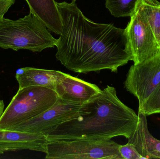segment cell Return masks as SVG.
<instances>
[{"instance_id": "6da1fadb", "label": "cell", "mask_w": 160, "mask_h": 159, "mask_svg": "<svg viewBox=\"0 0 160 159\" xmlns=\"http://www.w3.org/2000/svg\"><path fill=\"white\" fill-rule=\"evenodd\" d=\"M62 28L57 39L56 58L75 72L87 73L118 68L132 61L126 29L98 23L85 16L76 1L57 2Z\"/></svg>"}, {"instance_id": "7a4b0ae2", "label": "cell", "mask_w": 160, "mask_h": 159, "mask_svg": "<svg viewBox=\"0 0 160 159\" xmlns=\"http://www.w3.org/2000/svg\"><path fill=\"white\" fill-rule=\"evenodd\" d=\"M83 113L44 133L49 141L79 139L105 140L118 136L128 139L138 122V115L108 86L82 105Z\"/></svg>"}, {"instance_id": "3957f363", "label": "cell", "mask_w": 160, "mask_h": 159, "mask_svg": "<svg viewBox=\"0 0 160 159\" xmlns=\"http://www.w3.org/2000/svg\"><path fill=\"white\" fill-rule=\"evenodd\" d=\"M38 19L30 13L22 18L0 21V48L41 52L56 45L55 39Z\"/></svg>"}, {"instance_id": "277c9868", "label": "cell", "mask_w": 160, "mask_h": 159, "mask_svg": "<svg viewBox=\"0 0 160 159\" xmlns=\"http://www.w3.org/2000/svg\"><path fill=\"white\" fill-rule=\"evenodd\" d=\"M58 98L56 91L48 88H19L0 117V129H13L50 108Z\"/></svg>"}, {"instance_id": "5b68a950", "label": "cell", "mask_w": 160, "mask_h": 159, "mask_svg": "<svg viewBox=\"0 0 160 159\" xmlns=\"http://www.w3.org/2000/svg\"><path fill=\"white\" fill-rule=\"evenodd\" d=\"M120 145L112 139L50 141L46 159H123L118 150Z\"/></svg>"}, {"instance_id": "8992f818", "label": "cell", "mask_w": 160, "mask_h": 159, "mask_svg": "<svg viewBox=\"0 0 160 159\" xmlns=\"http://www.w3.org/2000/svg\"><path fill=\"white\" fill-rule=\"evenodd\" d=\"M126 28L132 54L138 64L160 54V46L139 2Z\"/></svg>"}, {"instance_id": "52a82bcc", "label": "cell", "mask_w": 160, "mask_h": 159, "mask_svg": "<svg viewBox=\"0 0 160 159\" xmlns=\"http://www.w3.org/2000/svg\"><path fill=\"white\" fill-rule=\"evenodd\" d=\"M160 85V54L132 65L124 87L138 99L141 108Z\"/></svg>"}, {"instance_id": "ba28073f", "label": "cell", "mask_w": 160, "mask_h": 159, "mask_svg": "<svg viewBox=\"0 0 160 159\" xmlns=\"http://www.w3.org/2000/svg\"><path fill=\"white\" fill-rule=\"evenodd\" d=\"M81 106L82 105L68 102L58 98L50 108L11 130L44 134L60 124L82 115L83 111Z\"/></svg>"}, {"instance_id": "9c48e42d", "label": "cell", "mask_w": 160, "mask_h": 159, "mask_svg": "<svg viewBox=\"0 0 160 159\" xmlns=\"http://www.w3.org/2000/svg\"><path fill=\"white\" fill-rule=\"evenodd\" d=\"M49 142L44 134L0 129V154L23 150L46 153Z\"/></svg>"}, {"instance_id": "30bf717a", "label": "cell", "mask_w": 160, "mask_h": 159, "mask_svg": "<svg viewBox=\"0 0 160 159\" xmlns=\"http://www.w3.org/2000/svg\"><path fill=\"white\" fill-rule=\"evenodd\" d=\"M97 85L67 74L56 86L58 97L65 101L82 105L101 91Z\"/></svg>"}, {"instance_id": "8fae6325", "label": "cell", "mask_w": 160, "mask_h": 159, "mask_svg": "<svg viewBox=\"0 0 160 159\" xmlns=\"http://www.w3.org/2000/svg\"><path fill=\"white\" fill-rule=\"evenodd\" d=\"M67 75L61 71L23 67L17 70L16 78L19 88L38 86L55 91L57 84Z\"/></svg>"}, {"instance_id": "7c38bea8", "label": "cell", "mask_w": 160, "mask_h": 159, "mask_svg": "<svg viewBox=\"0 0 160 159\" xmlns=\"http://www.w3.org/2000/svg\"><path fill=\"white\" fill-rule=\"evenodd\" d=\"M146 117L139 110L137 127L128 143L132 144L145 159H160V140L152 136L148 130Z\"/></svg>"}, {"instance_id": "4fadbf2b", "label": "cell", "mask_w": 160, "mask_h": 159, "mask_svg": "<svg viewBox=\"0 0 160 159\" xmlns=\"http://www.w3.org/2000/svg\"><path fill=\"white\" fill-rule=\"evenodd\" d=\"M30 13L45 24L49 30L60 35L62 23L57 2L54 0H25Z\"/></svg>"}, {"instance_id": "5bb4252c", "label": "cell", "mask_w": 160, "mask_h": 159, "mask_svg": "<svg viewBox=\"0 0 160 159\" xmlns=\"http://www.w3.org/2000/svg\"><path fill=\"white\" fill-rule=\"evenodd\" d=\"M139 2L160 46V2L157 0H140Z\"/></svg>"}, {"instance_id": "9a60e30c", "label": "cell", "mask_w": 160, "mask_h": 159, "mask_svg": "<svg viewBox=\"0 0 160 159\" xmlns=\"http://www.w3.org/2000/svg\"><path fill=\"white\" fill-rule=\"evenodd\" d=\"M140 0H106L105 6L115 17L131 16Z\"/></svg>"}, {"instance_id": "2e32d148", "label": "cell", "mask_w": 160, "mask_h": 159, "mask_svg": "<svg viewBox=\"0 0 160 159\" xmlns=\"http://www.w3.org/2000/svg\"><path fill=\"white\" fill-rule=\"evenodd\" d=\"M139 110L142 111L146 116L160 114V85Z\"/></svg>"}, {"instance_id": "e0dca14e", "label": "cell", "mask_w": 160, "mask_h": 159, "mask_svg": "<svg viewBox=\"0 0 160 159\" xmlns=\"http://www.w3.org/2000/svg\"><path fill=\"white\" fill-rule=\"evenodd\" d=\"M118 150L123 159H145L137 151L135 146L131 143H128L124 145H120Z\"/></svg>"}, {"instance_id": "ac0fdd59", "label": "cell", "mask_w": 160, "mask_h": 159, "mask_svg": "<svg viewBox=\"0 0 160 159\" xmlns=\"http://www.w3.org/2000/svg\"><path fill=\"white\" fill-rule=\"evenodd\" d=\"M15 2L16 0H0V21L3 18L5 14Z\"/></svg>"}, {"instance_id": "d6986e66", "label": "cell", "mask_w": 160, "mask_h": 159, "mask_svg": "<svg viewBox=\"0 0 160 159\" xmlns=\"http://www.w3.org/2000/svg\"><path fill=\"white\" fill-rule=\"evenodd\" d=\"M4 103L2 100H0V117L3 113L4 110Z\"/></svg>"}, {"instance_id": "ffe728a7", "label": "cell", "mask_w": 160, "mask_h": 159, "mask_svg": "<svg viewBox=\"0 0 160 159\" xmlns=\"http://www.w3.org/2000/svg\"><path fill=\"white\" fill-rule=\"evenodd\" d=\"M73 1H76V0H73Z\"/></svg>"}]
</instances>
